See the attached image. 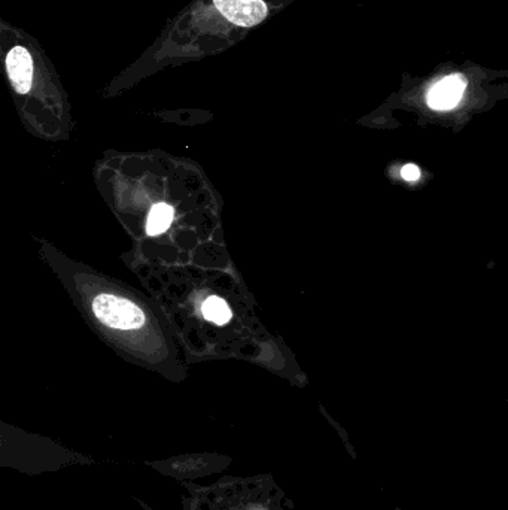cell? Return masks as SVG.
Listing matches in <instances>:
<instances>
[{"instance_id":"cell-1","label":"cell","mask_w":508,"mask_h":510,"mask_svg":"<svg viewBox=\"0 0 508 510\" xmlns=\"http://www.w3.org/2000/svg\"><path fill=\"white\" fill-rule=\"evenodd\" d=\"M93 312L98 321L111 329L135 330L145 324V313L133 301L111 294L96 297Z\"/></svg>"},{"instance_id":"cell-7","label":"cell","mask_w":508,"mask_h":510,"mask_svg":"<svg viewBox=\"0 0 508 510\" xmlns=\"http://www.w3.org/2000/svg\"><path fill=\"white\" fill-rule=\"evenodd\" d=\"M401 177L406 179V181L413 182L421 177V170L414 165H407L402 168Z\"/></svg>"},{"instance_id":"cell-5","label":"cell","mask_w":508,"mask_h":510,"mask_svg":"<svg viewBox=\"0 0 508 510\" xmlns=\"http://www.w3.org/2000/svg\"><path fill=\"white\" fill-rule=\"evenodd\" d=\"M173 219V209L166 203L154 206L151 214L147 217V235H160L168 230Z\"/></svg>"},{"instance_id":"cell-2","label":"cell","mask_w":508,"mask_h":510,"mask_svg":"<svg viewBox=\"0 0 508 510\" xmlns=\"http://www.w3.org/2000/svg\"><path fill=\"white\" fill-rule=\"evenodd\" d=\"M213 5L229 23L242 27L259 25L269 13L264 0H213Z\"/></svg>"},{"instance_id":"cell-3","label":"cell","mask_w":508,"mask_h":510,"mask_svg":"<svg viewBox=\"0 0 508 510\" xmlns=\"http://www.w3.org/2000/svg\"><path fill=\"white\" fill-rule=\"evenodd\" d=\"M6 72L20 95L29 93L33 83V58L25 46H14L6 56Z\"/></svg>"},{"instance_id":"cell-6","label":"cell","mask_w":508,"mask_h":510,"mask_svg":"<svg viewBox=\"0 0 508 510\" xmlns=\"http://www.w3.org/2000/svg\"><path fill=\"white\" fill-rule=\"evenodd\" d=\"M203 315H205L206 320L222 325L229 321L231 311H229L226 301L219 297H209L203 303Z\"/></svg>"},{"instance_id":"cell-4","label":"cell","mask_w":508,"mask_h":510,"mask_svg":"<svg viewBox=\"0 0 508 510\" xmlns=\"http://www.w3.org/2000/svg\"><path fill=\"white\" fill-rule=\"evenodd\" d=\"M465 90V81L459 75H452L449 78L442 79L437 86L432 87V90L428 95V103L434 109H451L462 97Z\"/></svg>"}]
</instances>
